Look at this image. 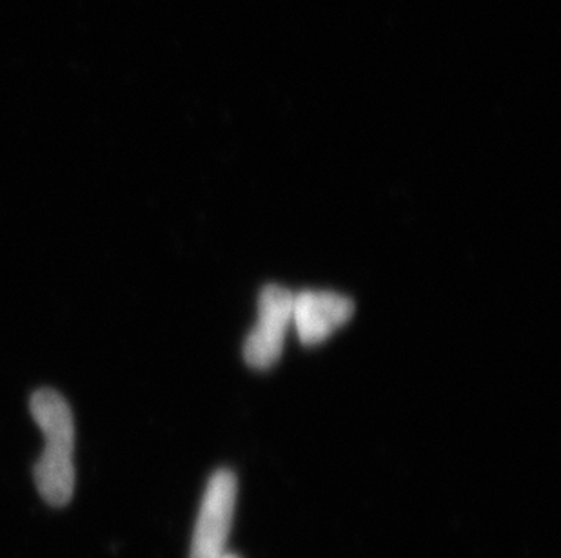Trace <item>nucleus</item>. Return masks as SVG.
Instances as JSON below:
<instances>
[{"label":"nucleus","mask_w":561,"mask_h":558,"mask_svg":"<svg viewBox=\"0 0 561 558\" xmlns=\"http://www.w3.org/2000/svg\"><path fill=\"white\" fill-rule=\"evenodd\" d=\"M30 410L44 435L43 455L35 466V485L48 504H68L75 491L73 411L68 400L51 388L35 392Z\"/></svg>","instance_id":"f257e3e1"},{"label":"nucleus","mask_w":561,"mask_h":558,"mask_svg":"<svg viewBox=\"0 0 561 558\" xmlns=\"http://www.w3.org/2000/svg\"><path fill=\"white\" fill-rule=\"evenodd\" d=\"M237 493L239 483L231 469H218L209 479L196 519L190 558L226 557V546L237 508Z\"/></svg>","instance_id":"f03ea898"},{"label":"nucleus","mask_w":561,"mask_h":558,"mask_svg":"<svg viewBox=\"0 0 561 558\" xmlns=\"http://www.w3.org/2000/svg\"><path fill=\"white\" fill-rule=\"evenodd\" d=\"M293 292L267 284L259 301V322L245 339L244 358L253 369H271L280 359L287 328L291 327Z\"/></svg>","instance_id":"7ed1b4c3"},{"label":"nucleus","mask_w":561,"mask_h":558,"mask_svg":"<svg viewBox=\"0 0 561 558\" xmlns=\"http://www.w3.org/2000/svg\"><path fill=\"white\" fill-rule=\"evenodd\" d=\"M355 303L347 295L323 290H302L293 294L291 325L304 345L325 341L350 322Z\"/></svg>","instance_id":"20e7f679"},{"label":"nucleus","mask_w":561,"mask_h":558,"mask_svg":"<svg viewBox=\"0 0 561 558\" xmlns=\"http://www.w3.org/2000/svg\"><path fill=\"white\" fill-rule=\"evenodd\" d=\"M224 558H237V557H233V555L226 554V557H224Z\"/></svg>","instance_id":"39448f33"}]
</instances>
